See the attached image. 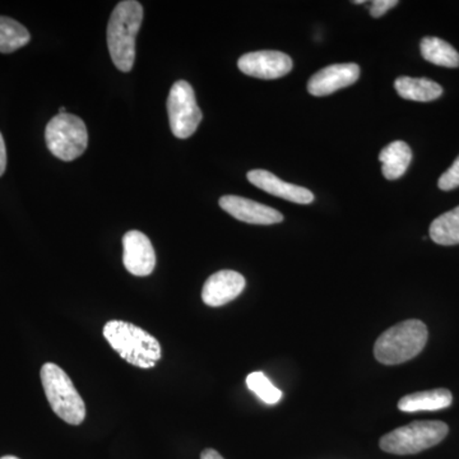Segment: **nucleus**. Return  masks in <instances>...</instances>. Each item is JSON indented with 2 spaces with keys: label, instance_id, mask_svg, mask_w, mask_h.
<instances>
[{
  "label": "nucleus",
  "instance_id": "nucleus-1",
  "mask_svg": "<svg viewBox=\"0 0 459 459\" xmlns=\"http://www.w3.org/2000/svg\"><path fill=\"white\" fill-rule=\"evenodd\" d=\"M143 21V7L135 0L120 2L108 26V48L115 66L131 72L135 59V39Z\"/></svg>",
  "mask_w": 459,
  "mask_h": 459
},
{
  "label": "nucleus",
  "instance_id": "nucleus-2",
  "mask_svg": "<svg viewBox=\"0 0 459 459\" xmlns=\"http://www.w3.org/2000/svg\"><path fill=\"white\" fill-rule=\"evenodd\" d=\"M104 337L120 358L141 369H151L161 359L159 341L132 323L110 320L105 325Z\"/></svg>",
  "mask_w": 459,
  "mask_h": 459
},
{
  "label": "nucleus",
  "instance_id": "nucleus-3",
  "mask_svg": "<svg viewBox=\"0 0 459 459\" xmlns=\"http://www.w3.org/2000/svg\"><path fill=\"white\" fill-rule=\"evenodd\" d=\"M428 338V327L421 320H404L377 338L374 356L383 365L403 364L424 350Z\"/></svg>",
  "mask_w": 459,
  "mask_h": 459
},
{
  "label": "nucleus",
  "instance_id": "nucleus-4",
  "mask_svg": "<svg viewBox=\"0 0 459 459\" xmlns=\"http://www.w3.org/2000/svg\"><path fill=\"white\" fill-rule=\"evenodd\" d=\"M45 395L57 418L69 425H81L86 418V406L71 377L62 368L48 362L41 368Z\"/></svg>",
  "mask_w": 459,
  "mask_h": 459
},
{
  "label": "nucleus",
  "instance_id": "nucleus-5",
  "mask_svg": "<svg viewBox=\"0 0 459 459\" xmlns=\"http://www.w3.org/2000/svg\"><path fill=\"white\" fill-rule=\"evenodd\" d=\"M448 433L446 422L415 421L385 434L379 446L391 455H416L442 443Z\"/></svg>",
  "mask_w": 459,
  "mask_h": 459
},
{
  "label": "nucleus",
  "instance_id": "nucleus-6",
  "mask_svg": "<svg viewBox=\"0 0 459 459\" xmlns=\"http://www.w3.org/2000/svg\"><path fill=\"white\" fill-rule=\"evenodd\" d=\"M48 148L56 159L74 161L83 155L89 144L86 124L72 114H57L45 129Z\"/></svg>",
  "mask_w": 459,
  "mask_h": 459
},
{
  "label": "nucleus",
  "instance_id": "nucleus-7",
  "mask_svg": "<svg viewBox=\"0 0 459 459\" xmlns=\"http://www.w3.org/2000/svg\"><path fill=\"white\" fill-rule=\"evenodd\" d=\"M168 113L175 137L186 140L197 131L204 114L195 100V90L186 81L172 84L168 98Z\"/></svg>",
  "mask_w": 459,
  "mask_h": 459
},
{
  "label": "nucleus",
  "instance_id": "nucleus-8",
  "mask_svg": "<svg viewBox=\"0 0 459 459\" xmlns=\"http://www.w3.org/2000/svg\"><path fill=\"white\" fill-rule=\"evenodd\" d=\"M238 69L250 77L276 80L289 74L292 69L291 57L274 50L255 51L244 54L238 59Z\"/></svg>",
  "mask_w": 459,
  "mask_h": 459
},
{
  "label": "nucleus",
  "instance_id": "nucleus-9",
  "mask_svg": "<svg viewBox=\"0 0 459 459\" xmlns=\"http://www.w3.org/2000/svg\"><path fill=\"white\" fill-rule=\"evenodd\" d=\"M123 262L133 276L146 277L156 267V255L152 243L143 232L132 230L123 238Z\"/></svg>",
  "mask_w": 459,
  "mask_h": 459
},
{
  "label": "nucleus",
  "instance_id": "nucleus-10",
  "mask_svg": "<svg viewBox=\"0 0 459 459\" xmlns=\"http://www.w3.org/2000/svg\"><path fill=\"white\" fill-rule=\"evenodd\" d=\"M246 286L247 281L238 272L219 271L205 281L202 289V300L208 307H222L235 300Z\"/></svg>",
  "mask_w": 459,
  "mask_h": 459
},
{
  "label": "nucleus",
  "instance_id": "nucleus-11",
  "mask_svg": "<svg viewBox=\"0 0 459 459\" xmlns=\"http://www.w3.org/2000/svg\"><path fill=\"white\" fill-rule=\"evenodd\" d=\"M220 207L238 221L252 225H273L283 221L279 211L238 195H225L220 199Z\"/></svg>",
  "mask_w": 459,
  "mask_h": 459
},
{
  "label": "nucleus",
  "instance_id": "nucleus-12",
  "mask_svg": "<svg viewBox=\"0 0 459 459\" xmlns=\"http://www.w3.org/2000/svg\"><path fill=\"white\" fill-rule=\"evenodd\" d=\"M359 77H360V68L353 63L325 66L310 78L307 82V91L310 95L316 98L332 95L338 90L351 86Z\"/></svg>",
  "mask_w": 459,
  "mask_h": 459
},
{
  "label": "nucleus",
  "instance_id": "nucleus-13",
  "mask_svg": "<svg viewBox=\"0 0 459 459\" xmlns=\"http://www.w3.org/2000/svg\"><path fill=\"white\" fill-rule=\"evenodd\" d=\"M247 180L256 188L264 190L274 197L286 199V201L299 204H309L314 201V195L309 189L286 183L270 171L253 170L247 172Z\"/></svg>",
  "mask_w": 459,
  "mask_h": 459
},
{
  "label": "nucleus",
  "instance_id": "nucleus-14",
  "mask_svg": "<svg viewBox=\"0 0 459 459\" xmlns=\"http://www.w3.org/2000/svg\"><path fill=\"white\" fill-rule=\"evenodd\" d=\"M453 395L451 391L444 388L431 391L416 392L404 395L398 402V409L402 412H418V411H437L451 406Z\"/></svg>",
  "mask_w": 459,
  "mask_h": 459
},
{
  "label": "nucleus",
  "instance_id": "nucleus-15",
  "mask_svg": "<svg viewBox=\"0 0 459 459\" xmlns=\"http://www.w3.org/2000/svg\"><path fill=\"white\" fill-rule=\"evenodd\" d=\"M379 160L383 164L382 171L385 179H400L412 161V151L406 142H392L391 144L383 148Z\"/></svg>",
  "mask_w": 459,
  "mask_h": 459
},
{
  "label": "nucleus",
  "instance_id": "nucleus-16",
  "mask_svg": "<svg viewBox=\"0 0 459 459\" xmlns=\"http://www.w3.org/2000/svg\"><path fill=\"white\" fill-rule=\"evenodd\" d=\"M394 89L402 99L429 102L443 95V87L428 78L398 77Z\"/></svg>",
  "mask_w": 459,
  "mask_h": 459
},
{
  "label": "nucleus",
  "instance_id": "nucleus-17",
  "mask_svg": "<svg viewBox=\"0 0 459 459\" xmlns=\"http://www.w3.org/2000/svg\"><path fill=\"white\" fill-rule=\"evenodd\" d=\"M422 56L431 65L457 68L459 66V53L448 42L439 38L428 36L420 44Z\"/></svg>",
  "mask_w": 459,
  "mask_h": 459
},
{
  "label": "nucleus",
  "instance_id": "nucleus-18",
  "mask_svg": "<svg viewBox=\"0 0 459 459\" xmlns=\"http://www.w3.org/2000/svg\"><path fill=\"white\" fill-rule=\"evenodd\" d=\"M430 238L439 246L451 247L459 244V205L449 212L435 219L430 225Z\"/></svg>",
  "mask_w": 459,
  "mask_h": 459
},
{
  "label": "nucleus",
  "instance_id": "nucleus-19",
  "mask_svg": "<svg viewBox=\"0 0 459 459\" xmlns=\"http://www.w3.org/2000/svg\"><path fill=\"white\" fill-rule=\"evenodd\" d=\"M31 35L13 18L0 16V53L11 54L26 47Z\"/></svg>",
  "mask_w": 459,
  "mask_h": 459
},
{
  "label": "nucleus",
  "instance_id": "nucleus-20",
  "mask_svg": "<svg viewBox=\"0 0 459 459\" xmlns=\"http://www.w3.org/2000/svg\"><path fill=\"white\" fill-rule=\"evenodd\" d=\"M247 385L264 403L276 404L281 400V397H282V392L272 385L271 380L264 374L259 373V371L247 376Z\"/></svg>",
  "mask_w": 459,
  "mask_h": 459
},
{
  "label": "nucleus",
  "instance_id": "nucleus-21",
  "mask_svg": "<svg viewBox=\"0 0 459 459\" xmlns=\"http://www.w3.org/2000/svg\"><path fill=\"white\" fill-rule=\"evenodd\" d=\"M437 186H439V188L442 190H446V192H448V190L458 188L459 156L457 157V160H455V161L453 162L451 168H449L448 170L444 172L442 177H440L439 181H437Z\"/></svg>",
  "mask_w": 459,
  "mask_h": 459
},
{
  "label": "nucleus",
  "instance_id": "nucleus-22",
  "mask_svg": "<svg viewBox=\"0 0 459 459\" xmlns=\"http://www.w3.org/2000/svg\"><path fill=\"white\" fill-rule=\"evenodd\" d=\"M397 4V0H376L371 3L370 14L374 18L382 17L389 9L394 8Z\"/></svg>",
  "mask_w": 459,
  "mask_h": 459
},
{
  "label": "nucleus",
  "instance_id": "nucleus-23",
  "mask_svg": "<svg viewBox=\"0 0 459 459\" xmlns=\"http://www.w3.org/2000/svg\"><path fill=\"white\" fill-rule=\"evenodd\" d=\"M7 169V147H5L4 138L0 133V177L4 174Z\"/></svg>",
  "mask_w": 459,
  "mask_h": 459
},
{
  "label": "nucleus",
  "instance_id": "nucleus-24",
  "mask_svg": "<svg viewBox=\"0 0 459 459\" xmlns=\"http://www.w3.org/2000/svg\"><path fill=\"white\" fill-rule=\"evenodd\" d=\"M201 459H225L220 455L219 452L214 451V449H205V451L202 452Z\"/></svg>",
  "mask_w": 459,
  "mask_h": 459
},
{
  "label": "nucleus",
  "instance_id": "nucleus-25",
  "mask_svg": "<svg viewBox=\"0 0 459 459\" xmlns=\"http://www.w3.org/2000/svg\"><path fill=\"white\" fill-rule=\"evenodd\" d=\"M0 459H20V458L13 457V455H5V457H2Z\"/></svg>",
  "mask_w": 459,
  "mask_h": 459
},
{
  "label": "nucleus",
  "instance_id": "nucleus-26",
  "mask_svg": "<svg viewBox=\"0 0 459 459\" xmlns=\"http://www.w3.org/2000/svg\"><path fill=\"white\" fill-rule=\"evenodd\" d=\"M59 114H66V110L65 107L59 108Z\"/></svg>",
  "mask_w": 459,
  "mask_h": 459
},
{
  "label": "nucleus",
  "instance_id": "nucleus-27",
  "mask_svg": "<svg viewBox=\"0 0 459 459\" xmlns=\"http://www.w3.org/2000/svg\"><path fill=\"white\" fill-rule=\"evenodd\" d=\"M355 4H362V3H365L364 0H355Z\"/></svg>",
  "mask_w": 459,
  "mask_h": 459
}]
</instances>
